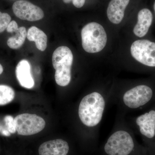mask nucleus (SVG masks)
Returning <instances> with one entry per match:
<instances>
[{"instance_id": "nucleus-3", "label": "nucleus", "mask_w": 155, "mask_h": 155, "mask_svg": "<svg viewBox=\"0 0 155 155\" xmlns=\"http://www.w3.org/2000/svg\"><path fill=\"white\" fill-rule=\"evenodd\" d=\"M82 46L89 53L101 51L106 46L107 35L101 24L95 22L89 23L82 28L81 31Z\"/></svg>"}, {"instance_id": "nucleus-23", "label": "nucleus", "mask_w": 155, "mask_h": 155, "mask_svg": "<svg viewBox=\"0 0 155 155\" xmlns=\"http://www.w3.org/2000/svg\"><path fill=\"white\" fill-rule=\"evenodd\" d=\"M12 1H19V0H12Z\"/></svg>"}, {"instance_id": "nucleus-21", "label": "nucleus", "mask_w": 155, "mask_h": 155, "mask_svg": "<svg viewBox=\"0 0 155 155\" xmlns=\"http://www.w3.org/2000/svg\"><path fill=\"white\" fill-rule=\"evenodd\" d=\"M63 1L64 2L66 3V4H69V3H70L71 2H72V0H63Z\"/></svg>"}, {"instance_id": "nucleus-12", "label": "nucleus", "mask_w": 155, "mask_h": 155, "mask_svg": "<svg viewBox=\"0 0 155 155\" xmlns=\"http://www.w3.org/2000/svg\"><path fill=\"white\" fill-rule=\"evenodd\" d=\"M129 2L130 0H111L107 9V15L111 22L118 24L122 22Z\"/></svg>"}, {"instance_id": "nucleus-8", "label": "nucleus", "mask_w": 155, "mask_h": 155, "mask_svg": "<svg viewBox=\"0 0 155 155\" xmlns=\"http://www.w3.org/2000/svg\"><path fill=\"white\" fill-rule=\"evenodd\" d=\"M12 9L15 16L22 20L32 22L41 20L44 17V13L40 7L25 0L16 1Z\"/></svg>"}, {"instance_id": "nucleus-11", "label": "nucleus", "mask_w": 155, "mask_h": 155, "mask_svg": "<svg viewBox=\"0 0 155 155\" xmlns=\"http://www.w3.org/2000/svg\"><path fill=\"white\" fill-rule=\"evenodd\" d=\"M7 31L8 33H15V35L9 38L7 41V45L13 49H17L24 44L27 38V32L24 26L19 28L17 22L14 20L11 21L7 27Z\"/></svg>"}, {"instance_id": "nucleus-20", "label": "nucleus", "mask_w": 155, "mask_h": 155, "mask_svg": "<svg viewBox=\"0 0 155 155\" xmlns=\"http://www.w3.org/2000/svg\"><path fill=\"white\" fill-rule=\"evenodd\" d=\"M3 71H4V69H3V67L2 65L0 64V75L3 72Z\"/></svg>"}, {"instance_id": "nucleus-5", "label": "nucleus", "mask_w": 155, "mask_h": 155, "mask_svg": "<svg viewBox=\"0 0 155 155\" xmlns=\"http://www.w3.org/2000/svg\"><path fill=\"white\" fill-rule=\"evenodd\" d=\"M16 131L22 136L33 135L41 132L45 127L44 119L36 114H23L14 119Z\"/></svg>"}, {"instance_id": "nucleus-4", "label": "nucleus", "mask_w": 155, "mask_h": 155, "mask_svg": "<svg viewBox=\"0 0 155 155\" xmlns=\"http://www.w3.org/2000/svg\"><path fill=\"white\" fill-rule=\"evenodd\" d=\"M134 147V142L130 134L125 130H119L108 139L104 150L108 155H128Z\"/></svg>"}, {"instance_id": "nucleus-13", "label": "nucleus", "mask_w": 155, "mask_h": 155, "mask_svg": "<svg viewBox=\"0 0 155 155\" xmlns=\"http://www.w3.org/2000/svg\"><path fill=\"white\" fill-rule=\"evenodd\" d=\"M16 75L21 86L27 89L33 88L35 81L31 72L30 64L28 61L22 60L19 61L16 67Z\"/></svg>"}, {"instance_id": "nucleus-9", "label": "nucleus", "mask_w": 155, "mask_h": 155, "mask_svg": "<svg viewBox=\"0 0 155 155\" xmlns=\"http://www.w3.org/2000/svg\"><path fill=\"white\" fill-rule=\"evenodd\" d=\"M136 122L142 135L149 139L154 138L155 110H151L139 116L137 118Z\"/></svg>"}, {"instance_id": "nucleus-7", "label": "nucleus", "mask_w": 155, "mask_h": 155, "mask_svg": "<svg viewBox=\"0 0 155 155\" xmlns=\"http://www.w3.org/2000/svg\"><path fill=\"white\" fill-rule=\"evenodd\" d=\"M153 97L152 89L147 85L142 84L126 92L123 96V102L128 107L137 109L149 103Z\"/></svg>"}, {"instance_id": "nucleus-19", "label": "nucleus", "mask_w": 155, "mask_h": 155, "mask_svg": "<svg viewBox=\"0 0 155 155\" xmlns=\"http://www.w3.org/2000/svg\"><path fill=\"white\" fill-rule=\"evenodd\" d=\"M72 4L76 8H80L84 5L85 0H72Z\"/></svg>"}, {"instance_id": "nucleus-22", "label": "nucleus", "mask_w": 155, "mask_h": 155, "mask_svg": "<svg viewBox=\"0 0 155 155\" xmlns=\"http://www.w3.org/2000/svg\"><path fill=\"white\" fill-rule=\"evenodd\" d=\"M154 11H155V2L154 3Z\"/></svg>"}, {"instance_id": "nucleus-10", "label": "nucleus", "mask_w": 155, "mask_h": 155, "mask_svg": "<svg viewBox=\"0 0 155 155\" xmlns=\"http://www.w3.org/2000/svg\"><path fill=\"white\" fill-rule=\"evenodd\" d=\"M68 143L61 139L43 143L39 147V155H67L69 152Z\"/></svg>"}, {"instance_id": "nucleus-2", "label": "nucleus", "mask_w": 155, "mask_h": 155, "mask_svg": "<svg viewBox=\"0 0 155 155\" xmlns=\"http://www.w3.org/2000/svg\"><path fill=\"white\" fill-rule=\"evenodd\" d=\"M73 60L72 51L67 47H59L53 53L52 64L55 70V80L59 86H66L70 83Z\"/></svg>"}, {"instance_id": "nucleus-18", "label": "nucleus", "mask_w": 155, "mask_h": 155, "mask_svg": "<svg viewBox=\"0 0 155 155\" xmlns=\"http://www.w3.org/2000/svg\"><path fill=\"white\" fill-rule=\"evenodd\" d=\"M6 127L10 133L14 134L16 132V127L14 123V119L11 116H7L4 118Z\"/></svg>"}, {"instance_id": "nucleus-1", "label": "nucleus", "mask_w": 155, "mask_h": 155, "mask_svg": "<svg viewBox=\"0 0 155 155\" xmlns=\"http://www.w3.org/2000/svg\"><path fill=\"white\" fill-rule=\"evenodd\" d=\"M105 107V100L99 93L94 92L85 96L78 107L81 121L87 127L96 126L101 120Z\"/></svg>"}, {"instance_id": "nucleus-17", "label": "nucleus", "mask_w": 155, "mask_h": 155, "mask_svg": "<svg viewBox=\"0 0 155 155\" xmlns=\"http://www.w3.org/2000/svg\"><path fill=\"white\" fill-rule=\"evenodd\" d=\"M11 18L8 14L0 11V33L5 31L11 22Z\"/></svg>"}, {"instance_id": "nucleus-14", "label": "nucleus", "mask_w": 155, "mask_h": 155, "mask_svg": "<svg viewBox=\"0 0 155 155\" xmlns=\"http://www.w3.org/2000/svg\"><path fill=\"white\" fill-rule=\"evenodd\" d=\"M137 22L134 28V33L138 37L144 36L153 22V14L148 9H142L137 15Z\"/></svg>"}, {"instance_id": "nucleus-15", "label": "nucleus", "mask_w": 155, "mask_h": 155, "mask_svg": "<svg viewBox=\"0 0 155 155\" xmlns=\"http://www.w3.org/2000/svg\"><path fill=\"white\" fill-rule=\"evenodd\" d=\"M27 39L35 42L38 49L44 51L47 47L48 37L43 31L35 26H31L27 31Z\"/></svg>"}, {"instance_id": "nucleus-6", "label": "nucleus", "mask_w": 155, "mask_h": 155, "mask_svg": "<svg viewBox=\"0 0 155 155\" xmlns=\"http://www.w3.org/2000/svg\"><path fill=\"white\" fill-rule=\"evenodd\" d=\"M131 55L140 63L150 67H155V43L147 40L134 42L130 47Z\"/></svg>"}, {"instance_id": "nucleus-16", "label": "nucleus", "mask_w": 155, "mask_h": 155, "mask_svg": "<svg viewBox=\"0 0 155 155\" xmlns=\"http://www.w3.org/2000/svg\"><path fill=\"white\" fill-rule=\"evenodd\" d=\"M15 91L8 85H0V106L8 104L15 97Z\"/></svg>"}]
</instances>
